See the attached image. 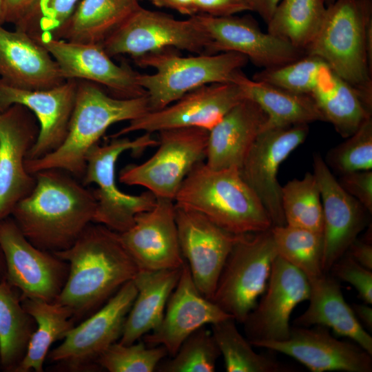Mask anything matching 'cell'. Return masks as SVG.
Returning <instances> with one entry per match:
<instances>
[{
  "label": "cell",
  "mask_w": 372,
  "mask_h": 372,
  "mask_svg": "<svg viewBox=\"0 0 372 372\" xmlns=\"http://www.w3.org/2000/svg\"><path fill=\"white\" fill-rule=\"evenodd\" d=\"M32 192L13 207L10 216L35 247L50 252L65 250L93 223V189L69 172L49 168L34 174Z\"/></svg>",
  "instance_id": "cell-1"
},
{
  "label": "cell",
  "mask_w": 372,
  "mask_h": 372,
  "mask_svg": "<svg viewBox=\"0 0 372 372\" xmlns=\"http://www.w3.org/2000/svg\"><path fill=\"white\" fill-rule=\"evenodd\" d=\"M54 254L69 264L54 302L67 307L76 322L100 309L139 271L119 233L99 223H90L70 247Z\"/></svg>",
  "instance_id": "cell-2"
},
{
  "label": "cell",
  "mask_w": 372,
  "mask_h": 372,
  "mask_svg": "<svg viewBox=\"0 0 372 372\" xmlns=\"http://www.w3.org/2000/svg\"><path fill=\"white\" fill-rule=\"evenodd\" d=\"M76 81V102L65 139L52 153L37 159H25L28 173L58 168L81 180L87 153L106 130L114 123L131 121L149 111L147 95L121 99L109 95L95 83Z\"/></svg>",
  "instance_id": "cell-3"
},
{
  "label": "cell",
  "mask_w": 372,
  "mask_h": 372,
  "mask_svg": "<svg viewBox=\"0 0 372 372\" xmlns=\"http://www.w3.org/2000/svg\"><path fill=\"white\" fill-rule=\"evenodd\" d=\"M306 54L323 59L333 72L372 105V18L369 0H338L327 6Z\"/></svg>",
  "instance_id": "cell-4"
},
{
  "label": "cell",
  "mask_w": 372,
  "mask_h": 372,
  "mask_svg": "<svg viewBox=\"0 0 372 372\" xmlns=\"http://www.w3.org/2000/svg\"><path fill=\"white\" fill-rule=\"evenodd\" d=\"M174 203L202 214L236 235L272 227L260 200L235 167L214 169L205 161L198 163L184 179Z\"/></svg>",
  "instance_id": "cell-5"
},
{
  "label": "cell",
  "mask_w": 372,
  "mask_h": 372,
  "mask_svg": "<svg viewBox=\"0 0 372 372\" xmlns=\"http://www.w3.org/2000/svg\"><path fill=\"white\" fill-rule=\"evenodd\" d=\"M134 60L141 68L155 70L151 74L138 73L137 82L146 92L149 111H156L203 85L233 82L249 59L234 52L181 56L166 48Z\"/></svg>",
  "instance_id": "cell-6"
},
{
  "label": "cell",
  "mask_w": 372,
  "mask_h": 372,
  "mask_svg": "<svg viewBox=\"0 0 372 372\" xmlns=\"http://www.w3.org/2000/svg\"><path fill=\"white\" fill-rule=\"evenodd\" d=\"M110 138L107 143L103 145L97 143L87 152L81 182L86 186L91 184L97 186L93 189L96 200L93 223L122 233L134 224L138 214L155 205L156 197L148 190L139 195L121 191L116 183V161L126 151H131L136 156L147 147L157 146L158 141L149 132L134 139L123 136Z\"/></svg>",
  "instance_id": "cell-7"
},
{
  "label": "cell",
  "mask_w": 372,
  "mask_h": 372,
  "mask_svg": "<svg viewBox=\"0 0 372 372\" xmlns=\"http://www.w3.org/2000/svg\"><path fill=\"white\" fill-rule=\"evenodd\" d=\"M277 256L271 228L240 235L226 260L211 300L243 323L265 291Z\"/></svg>",
  "instance_id": "cell-8"
},
{
  "label": "cell",
  "mask_w": 372,
  "mask_h": 372,
  "mask_svg": "<svg viewBox=\"0 0 372 372\" xmlns=\"http://www.w3.org/2000/svg\"><path fill=\"white\" fill-rule=\"evenodd\" d=\"M158 132L156 152L141 164L124 167L119 180L127 185L143 187L156 198L174 200L187 174L205 160L209 131L190 127Z\"/></svg>",
  "instance_id": "cell-9"
},
{
  "label": "cell",
  "mask_w": 372,
  "mask_h": 372,
  "mask_svg": "<svg viewBox=\"0 0 372 372\" xmlns=\"http://www.w3.org/2000/svg\"><path fill=\"white\" fill-rule=\"evenodd\" d=\"M136 293L134 280L126 282L100 309L72 328L63 342L48 352L46 358L62 371L100 369L97 360L119 340Z\"/></svg>",
  "instance_id": "cell-10"
},
{
  "label": "cell",
  "mask_w": 372,
  "mask_h": 372,
  "mask_svg": "<svg viewBox=\"0 0 372 372\" xmlns=\"http://www.w3.org/2000/svg\"><path fill=\"white\" fill-rule=\"evenodd\" d=\"M210 43L194 16L178 20L140 6L101 45L110 57L128 54L134 59L166 48L207 54Z\"/></svg>",
  "instance_id": "cell-11"
},
{
  "label": "cell",
  "mask_w": 372,
  "mask_h": 372,
  "mask_svg": "<svg viewBox=\"0 0 372 372\" xmlns=\"http://www.w3.org/2000/svg\"><path fill=\"white\" fill-rule=\"evenodd\" d=\"M0 247L6 279L19 289L21 298L55 301L68 276L66 261L32 245L10 216L0 220Z\"/></svg>",
  "instance_id": "cell-12"
},
{
  "label": "cell",
  "mask_w": 372,
  "mask_h": 372,
  "mask_svg": "<svg viewBox=\"0 0 372 372\" xmlns=\"http://www.w3.org/2000/svg\"><path fill=\"white\" fill-rule=\"evenodd\" d=\"M236 83H211L185 94L168 106L129 121L110 138L143 131L153 133L168 129L201 128L209 131L235 105L245 99Z\"/></svg>",
  "instance_id": "cell-13"
},
{
  "label": "cell",
  "mask_w": 372,
  "mask_h": 372,
  "mask_svg": "<svg viewBox=\"0 0 372 372\" xmlns=\"http://www.w3.org/2000/svg\"><path fill=\"white\" fill-rule=\"evenodd\" d=\"M179 245L200 293L211 300L226 260L240 235L225 231L202 214L175 204Z\"/></svg>",
  "instance_id": "cell-14"
},
{
  "label": "cell",
  "mask_w": 372,
  "mask_h": 372,
  "mask_svg": "<svg viewBox=\"0 0 372 372\" xmlns=\"http://www.w3.org/2000/svg\"><path fill=\"white\" fill-rule=\"evenodd\" d=\"M265 292L242 323L245 338L251 345L289 336L290 316L298 304L308 300L310 285L301 271L277 256Z\"/></svg>",
  "instance_id": "cell-15"
},
{
  "label": "cell",
  "mask_w": 372,
  "mask_h": 372,
  "mask_svg": "<svg viewBox=\"0 0 372 372\" xmlns=\"http://www.w3.org/2000/svg\"><path fill=\"white\" fill-rule=\"evenodd\" d=\"M308 124L265 130L258 136L240 169L244 180L258 196L272 226L286 225L277 176L281 163L305 140Z\"/></svg>",
  "instance_id": "cell-16"
},
{
  "label": "cell",
  "mask_w": 372,
  "mask_h": 372,
  "mask_svg": "<svg viewBox=\"0 0 372 372\" xmlns=\"http://www.w3.org/2000/svg\"><path fill=\"white\" fill-rule=\"evenodd\" d=\"M39 133V122L26 107L14 104L0 112V220L10 216L35 185L25 161Z\"/></svg>",
  "instance_id": "cell-17"
},
{
  "label": "cell",
  "mask_w": 372,
  "mask_h": 372,
  "mask_svg": "<svg viewBox=\"0 0 372 372\" xmlns=\"http://www.w3.org/2000/svg\"><path fill=\"white\" fill-rule=\"evenodd\" d=\"M194 17L210 39L208 54L237 52L264 69L280 66L306 55L304 51L283 39L263 32L248 17L205 14Z\"/></svg>",
  "instance_id": "cell-18"
},
{
  "label": "cell",
  "mask_w": 372,
  "mask_h": 372,
  "mask_svg": "<svg viewBox=\"0 0 372 372\" xmlns=\"http://www.w3.org/2000/svg\"><path fill=\"white\" fill-rule=\"evenodd\" d=\"M252 346L289 355L313 372L372 371L371 354L358 344L338 340L324 326H294L285 340L261 341Z\"/></svg>",
  "instance_id": "cell-19"
},
{
  "label": "cell",
  "mask_w": 372,
  "mask_h": 372,
  "mask_svg": "<svg viewBox=\"0 0 372 372\" xmlns=\"http://www.w3.org/2000/svg\"><path fill=\"white\" fill-rule=\"evenodd\" d=\"M119 235L139 270L180 268L185 262L179 245L173 200L156 198L155 205L138 214L134 224Z\"/></svg>",
  "instance_id": "cell-20"
},
{
  "label": "cell",
  "mask_w": 372,
  "mask_h": 372,
  "mask_svg": "<svg viewBox=\"0 0 372 372\" xmlns=\"http://www.w3.org/2000/svg\"><path fill=\"white\" fill-rule=\"evenodd\" d=\"M76 80H66L54 87L28 90L13 87L0 79V112L14 104L29 109L37 118L39 133L25 159L33 160L56 150L68 134L74 108Z\"/></svg>",
  "instance_id": "cell-21"
},
{
  "label": "cell",
  "mask_w": 372,
  "mask_h": 372,
  "mask_svg": "<svg viewBox=\"0 0 372 372\" xmlns=\"http://www.w3.org/2000/svg\"><path fill=\"white\" fill-rule=\"evenodd\" d=\"M57 63L65 80H83L105 86L115 97L147 95L137 82L138 72L116 64L101 44L51 39L42 43Z\"/></svg>",
  "instance_id": "cell-22"
},
{
  "label": "cell",
  "mask_w": 372,
  "mask_h": 372,
  "mask_svg": "<svg viewBox=\"0 0 372 372\" xmlns=\"http://www.w3.org/2000/svg\"><path fill=\"white\" fill-rule=\"evenodd\" d=\"M313 166L323 212L322 269L328 273L364 227L366 210L342 187L320 154L314 155Z\"/></svg>",
  "instance_id": "cell-23"
},
{
  "label": "cell",
  "mask_w": 372,
  "mask_h": 372,
  "mask_svg": "<svg viewBox=\"0 0 372 372\" xmlns=\"http://www.w3.org/2000/svg\"><path fill=\"white\" fill-rule=\"evenodd\" d=\"M232 317L197 289L185 261L172 292L161 322L143 341L149 347L163 346L174 355L183 341L202 327Z\"/></svg>",
  "instance_id": "cell-24"
},
{
  "label": "cell",
  "mask_w": 372,
  "mask_h": 372,
  "mask_svg": "<svg viewBox=\"0 0 372 372\" xmlns=\"http://www.w3.org/2000/svg\"><path fill=\"white\" fill-rule=\"evenodd\" d=\"M0 79L28 90H48L66 80L47 49L26 32L0 25Z\"/></svg>",
  "instance_id": "cell-25"
},
{
  "label": "cell",
  "mask_w": 372,
  "mask_h": 372,
  "mask_svg": "<svg viewBox=\"0 0 372 372\" xmlns=\"http://www.w3.org/2000/svg\"><path fill=\"white\" fill-rule=\"evenodd\" d=\"M267 115L254 101L245 99L209 131L205 164L211 169H240L262 131Z\"/></svg>",
  "instance_id": "cell-26"
},
{
  "label": "cell",
  "mask_w": 372,
  "mask_h": 372,
  "mask_svg": "<svg viewBox=\"0 0 372 372\" xmlns=\"http://www.w3.org/2000/svg\"><path fill=\"white\" fill-rule=\"evenodd\" d=\"M310 294L307 310L294 320L295 326H324L350 338L372 355V337L345 301L338 280L329 273L309 278Z\"/></svg>",
  "instance_id": "cell-27"
},
{
  "label": "cell",
  "mask_w": 372,
  "mask_h": 372,
  "mask_svg": "<svg viewBox=\"0 0 372 372\" xmlns=\"http://www.w3.org/2000/svg\"><path fill=\"white\" fill-rule=\"evenodd\" d=\"M181 269L182 267L138 271L133 279L137 293L118 342L131 344L158 327L168 299L179 280Z\"/></svg>",
  "instance_id": "cell-28"
},
{
  "label": "cell",
  "mask_w": 372,
  "mask_h": 372,
  "mask_svg": "<svg viewBox=\"0 0 372 372\" xmlns=\"http://www.w3.org/2000/svg\"><path fill=\"white\" fill-rule=\"evenodd\" d=\"M246 99L256 103L267 115L262 131L324 121L309 95L291 93L266 83L250 79L241 71L234 76Z\"/></svg>",
  "instance_id": "cell-29"
},
{
  "label": "cell",
  "mask_w": 372,
  "mask_h": 372,
  "mask_svg": "<svg viewBox=\"0 0 372 372\" xmlns=\"http://www.w3.org/2000/svg\"><path fill=\"white\" fill-rule=\"evenodd\" d=\"M140 0H81L53 39L101 44L141 6Z\"/></svg>",
  "instance_id": "cell-30"
},
{
  "label": "cell",
  "mask_w": 372,
  "mask_h": 372,
  "mask_svg": "<svg viewBox=\"0 0 372 372\" xmlns=\"http://www.w3.org/2000/svg\"><path fill=\"white\" fill-rule=\"evenodd\" d=\"M21 299L23 307L33 317L37 326L25 356L15 372H42L51 345L63 340L76 322L70 310L58 302L27 298Z\"/></svg>",
  "instance_id": "cell-31"
},
{
  "label": "cell",
  "mask_w": 372,
  "mask_h": 372,
  "mask_svg": "<svg viewBox=\"0 0 372 372\" xmlns=\"http://www.w3.org/2000/svg\"><path fill=\"white\" fill-rule=\"evenodd\" d=\"M36 322L23 307L21 293L6 279L0 282L1 369L15 372L23 359Z\"/></svg>",
  "instance_id": "cell-32"
},
{
  "label": "cell",
  "mask_w": 372,
  "mask_h": 372,
  "mask_svg": "<svg viewBox=\"0 0 372 372\" xmlns=\"http://www.w3.org/2000/svg\"><path fill=\"white\" fill-rule=\"evenodd\" d=\"M326 9L324 0H280L267 23V32L306 53L319 31Z\"/></svg>",
  "instance_id": "cell-33"
},
{
  "label": "cell",
  "mask_w": 372,
  "mask_h": 372,
  "mask_svg": "<svg viewBox=\"0 0 372 372\" xmlns=\"http://www.w3.org/2000/svg\"><path fill=\"white\" fill-rule=\"evenodd\" d=\"M233 317L211 324V332L227 372H289L293 369L268 355L255 352Z\"/></svg>",
  "instance_id": "cell-34"
},
{
  "label": "cell",
  "mask_w": 372,
  "mask_h": 372,
  "mask_svg": "<svg viewBox=\"0 0 372 372\" xmlns=\"http://www.w3.org/2000/svg\"><path fill=\"white\" fill-rule=\"evenodd\" d=\"M271 232L277 255L309 278L321 276L323 234L288 225L272 226Z\"/></svg>",
  "instance_id": "cell-35"
},
{
  "label": "cell",
  "mask_w": 372,
  "mask_h": 372,
  "mask_svg": "<svg viewBox=\"0 0 372 372\" xmlns=\"http://www.w3.org/2000/svg\"><path fill=\"white\" fill-rule=\"evenodd\" d=\"M311 96L324 121L330 122L344 138L352 135L371 116V110L366 107L356 90L338 76L331 90Z\"/></svg>",
  "instance_id": "cell-36"
},
{
  "label": "cell",
  "mask_w": 372,
  "mask_h": 372,
  "mask_svg": "<svg viewBox=\"0 0 372 372\" xmlns=\"http://www.w3.org/2000/svg\"><path fill=\"white\" fill-rule=\"evenodd\" d=\"M281 203L286 225L322 233V205L313 174L281 187Z\"/></svg>",
  "instance_id": "cell-37"
},
{
  "label": "cell",
  "mask_w": 372,
  "mask_h": 372,
  "mask_svg": "<svg viewBox=\"0 0 372 372\" xmlns=\"http://www.w3.org/2000/svg\"><path fill=\"white\" fill-rule=\"evenodd\" d=\"M331 68L321 58L306 54L293 62L256 73L253 79L298 94L313 93Z\"/></svg>",
  "instance_id": "cell-38"
},
{
  "label": "cell",
  "mask_w": 372,
  "mask_h": 372,
  "mask_svg": "<svg viewBox=\"0 0 372 372\" xmlns=\"http://www.w3.org/2000/svg\"><path fill=\"white\" fill-rule=\"evenodd\" d=\"M221 355L211 331L202 327L189 335L172 358L158 364V372H213Z\"/></svg>",
  "instance_id": "cell-39"
},
{
  "label": "cell",
  "mask_w": 372,
  "mask_h": 372,
  "mask_svg": "<svg viewBox=\"0 0 372 372\" xmlns=\"http://www.w3.org/2000/svg\"><path fill=\"white\" fill-rule=\"evenodd\" d=\"M167 355L164 347H149L141 340L131 344L116 342L101 355L97 364L110 372H152Z\"/></svg>",
  "instance_id": "cell-40"
},
{
  "label": "cell",
  "mask_w": 372,
  "mask_h": 372,
  "mask_svg": "<svg viewBox=\"0 0 372 372\" xmlns=\"http://www.w3.org/2000/svg\"><path fill=\"white\" fill-rule=\"evenodd\" d=\"M81 0H35L15 29L29 34L39 43L53 39Z\"/></svg>",
  "instance_id": "cell-41"
},
{
  "label": "cell",
  "mask_w": 372,
  "mask_h": 372,
  "mask_svg": "<svg viewBox=\"0 0 372 372\" xmlns=\"http://www.w3.org/2000/svg\"><path fill=\"white\" fill-rule=\"evenodd\" d=\"M328 166L342 175L372 169V118H367L347 141L330 150Z\"/></svg>",
  "instance_id": "cell-42"
},
{
  "label": "cell",
  "mask_w": 372,
  "mask_h": 372,
  "mask_svg": "<svg viewBox=\"0 0 372 372\" xmlns=\"http://www.w3.org/2000/svg\"><path fill=\"white\" fill-rule=\"evenodd\" d=\"M329 273L337 280L350 283L365 303L372 304L371 270L362 266L345 253L333 265Z\"/></svg>",
  "instance_id": "cell-43"
},
{
  "label": "cell",
  "mask_w": 372,
  "mask_h": 372,
  "mask_svg": "<svg viewBox=\"0 0 372 372\" xmlns=\"http://www.w3.org/2000/svg\"><path fill=\"white\" fill-rule=\"evenodd\" d=\"M342 187L355 198L370 214L372 212V172H353L342 175Z\"/></svg>",
  "instance_id": "cell-44"
},
{
  "label": "cell",
  "mask_w": 372,
  "mask_h": 372,
  "mask_svg": "<svg viewBox=\"0 0 372 372\" xmlns=\"http://www.w3.org/2000/svg\"><path fill=\"white\" fill-rule=\"evenodd\" d=\"M197 14L227 17L251 10L247 0H195Z\"/></svg>",
  "instance_id": "cell-45"
},
{
  "label": "cell",
  "mask_w": 372,
  "mask_h": 372,
  "mask_svg": "<svg viewBox=\"0 0 372 372\" xmlns=\"http://www.w3.org/2000/svg\"><path fill=\"white\" fill-rule=\"evenodd\" d=\"M346 253L362 266L372 270V246L369 242L358 241L356 239Z\"/></svg>",
  "instance_id": "cell-46"
},
{
  "label": "cell",
  "mask_w": 372,
  "mask_h": 372,
  "mask_svg": "<svg viewBox=\"0 0 372 372\" xmlns=\"http://www.w3.org/2000/svg\"><path fill=\"white\" fill-rule=\"evenodd\" d=\"M35 0H6L5 23L14 25L23 17Z\"/></svg>",
  "instance_id": "cell-47"
},
{
  "label": "cell",
  "mask_w": 372,
  "mask_h": 372,
  "mask_svg": "<svg viewBox=\"0 0 372 372\" xmlns=\"http://www.w3.org/2000/svg\"><path fill=\"white\" fill-rule=\"evenodd\" d=\"M157 7L167 8L189 17L197 14L195 0H149Z\"/></svg>",
  "instance_id": "cell-48"
},
{
  "label": "cell",
  "mask_w": 372,
  "mask_h": 372,
  "mask_svg": "<svg viewBox=\"0 0 372 372\" xmlns=\"http://www.w3.org/2000/svg\"><path fill=\"white\" fill-rule=\"evenodd\" d=\"M251 11L257 12L267 23L280 0H247Z\"/></svg>",
  "instance_id": "cell-49"
},
{
  "label": "cell",
  "mask_w": 372,
  "mask_h": 372,
  "mask_svg": "<svg viewBox=\"0 0 372 372\" xmlns=\"http://www.w3.org/2000/svg\"><path fill=\"white\" fill-rule=\"evenodd\" d=\"M352 309L359 322L367 329H372V308L368 304H354Z\"/></svg>",
  "instance_id": "cell-50"
},
{
  "label": "cell",
  "mask_w": 372,
  "mask_h": 372,
  "mask_svg": "<svg viewBox=\"0 0 372 372\" xmlns=\"http://www.w3.org/2000/svg\"><path fill=\"white\" fill-rule=\"evenodd\" d=\"M6 276V264L3 252L0 247V282L5 280Z\"/></svg>",
  "instance_id": "cell-51"
},
{
  "label": "cell",
  "mask_w": 372,
  "mask_h": 372,
  "mask_svg": "<svg viewBox=\"0 0 372 372\" xmlns=\"http://www.w3.org/2000/svg\"><path fill=\"white\" fill-rule=\"evenodd\" d=\"M6 0H0V25L5 23Z\"/></svg>",
  "instance_id": "cell-52"
},
{
  "label": "cell",
  "mask_w": 372,
  "mask_h": 372,
  "mask_svg": "<svg viewBox=\"0 0 372 372\" xmlns=\"http://www.w3.org/2000/svg\"><path fill=\"white\" fill-rule=\"evenodd\" d=\"M336 1H338V0H324V3H325L326 6H328L333 3Z\"/></svg>",
  "instance_id": "cell-53"
},
{
  "label": "cell",
  "mask_w": 372,
  "mask_h": 372,
  "mask_svg": "<svg viewBox=\"0 0 372 372\" xmlns=\"http://www.w3.org/2000/svg\"><path fill=\"white\" fill-rule=\"evenodd\" d=\"M0 369H1V351H0Z\"/></svg>",
  "instance_id": "cell-54"
}]
</instances>
